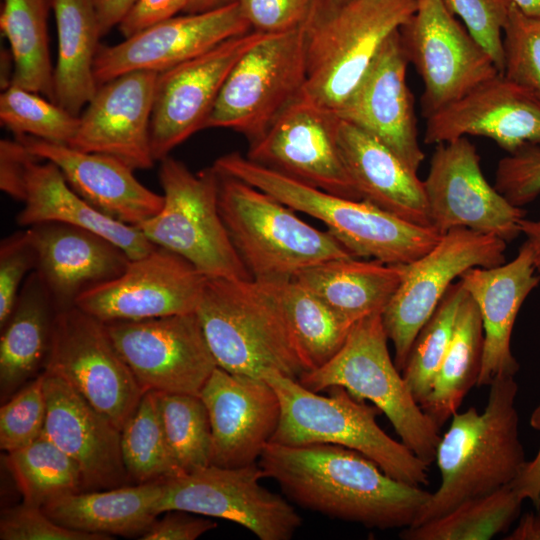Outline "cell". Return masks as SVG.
<instances>
[{
    "mask_svg": "<svg viewBox=\"0 0 540 540\" xmlns=\"http://www.w3.org/2000/svg\"><path fill=\"white\" fill-rule=\"evenodd\" d=\"M211 426L210 465L226 468L257 464L281 416L273 387L262 377L216 367L200 392Z\"/></svg>",
    "mask_w": 540,
    "mask_h": 540,
    "instance_id": "obj_21",
    "label": "cell"
},
{
    "mask_svg": "<svg viewBox=\"0 0 540 540\" xmlns=\"http://www.w3.org/2000/svg\"><path fill=\"white\" fill-rule=\"evenodd\" d=\"M524 500L509 484L457 505L450 512L417 526L403 528L404 540H488L508 530Z\"/></svg>",
    "mask_w": 540,
    "mask_h": 540,
    "instance_id": "obj_37",
    "label": "cell"
},
{
    "mask_svg": "<svg viewBox=\"0 0 540 540\" xmlns=\"http://www.w3.org/2000/svg\"><path fill=\"white\" fill-rule=\"evenodd\" d=\"M404 275V264L356 257L324 261L292 279L310 290L350 325L382 314Z\"/></svg>",
    "mask_w": 540,
    "mask_h": 540,
    "instance_id": "obj_31",
    "label": "cell"
},
{
    "mask_svg": "<svg viewBox=\"0 0 540 540\" xmlns=\"http://www.w3.org/2000/svg\"><path fill=\"white\" fill-rule=\"evenodd\" d=\"M408 63L398 29L386 39L336 115L376 138L417 172L425 155L419 144L414 98L406 80Z\"/></svg>",
    "mask_w": 540,
    "mask_h": 540,
    "instance_id": "obj_22",
    "label": "cell"
},
{
    "mask_svg": "<svg viewBox=\"0 0 540 540\" xmlns=\"http://www.w3.org/2000/svg\"><path fill=\"white\" fill-rule=\"evenodd\" d=\"M524 14L540 18V0H510Z\"/></svg>",
    "mask_w": 540,
    "mask_h": 540,
    "instance_id": "obj_59",
    "label": "cell"
},
{
    "mask_svg": "<svg viewBox=\"0 0 540 540\" xmlns=\"http://www.w3.org/2000/svg\"><path fill=\"white\" fill-rule=\"evenodd\" d=\"M120 447L125 469L138 483L184 474L169 448L155 391L144 392L121 430Z\"/></svg>",
    "mask_w": 540,
    "mask_h": 540,
    "instance_id": "obj_40",
    "label": "cell"
},
{
    "mask_svg": "<svg viewBox=\"0 0 540 540\" xmlns=\"http://www.w3.org/2000/svg\"><path fill=\"white\" fill-rule=\"evenodd\" d=\"M160 162L163 206L137 227L155 246L183 257L206 278L251 279L219 211L214 166L193 173L171 156Z\"/></svg>",
    "mask_w": 540,
    "mask_h": 540,
    "instance_id": "obj_9",
    "label": "cell"
},
{
    "mask_svg": "<svg viewBox=\"0 0 540 540\" xmlns=\"http://www.w3.org/2000/svg\"><path fill=\"white\" fill-rule=\"evenodd\" d=\"M277 286L307 371L323 366L341 349L353 325L297 281L291 279Z\"/></svg>",
    "mask_w": 540,
    "mask_h": 540,
    "instance_id": "obj_38",
    "label": "cell"
},
{
    "mask_svg": "<svg viewBox=\"0 0 540 540\" xmlns=\"http://www.w3.org/2000/svg\"><path fill=\"white\" fill-rule=\"evenodd\" d=\"M235 1L237 0H189L184 12L189 14L206 12Z\"/></svg>",
    "mask_w": 540,
    "mask_h": 540,
    "instance_id": "obj_58",
    "label": "cell"
},
{
    "mask_svg": "<svg viewBox=\"0 0 540 540\" xmlns=\"http://www.w3.org/2000/svg\"><path fill=\"white\" fill-rule=\"evenodd\" d=\"M337 140L360 199L409 223L431 227L424 184L416 171L376 138L340 118Z\"/></svg>",
    "mask_w": 540,
    "mask_h": 540,
    "instance_id": "obj_29",
    "label": "cell"
},
{
    "mask_svg": "<svg viewBox=\"0 0 540 540\" xmlns=\"http://www.w3.org/2000/svg\"><path fill=\"white\" fill-rule=\"evenodd\" d=\"M502 75L540 100V18L524 14L512 2L503 28Z\"/></svg>",
    "mask_w": 540,
    "mask_h": 540,
    "instance_id": "obj_44",
    "label": "cell"
},
{
    "mask_svg": "<svg viewBox=\"0 0 540 540\" xmlns=\"http://www.w3.org/2000/svg\"><path fill=\"white\" fill-rule=\"evenodd\" d=\"M15 138L38 159L54 163L80 197L116 221L137 227L163 206V195L145 187L134 169L115 157L28 135Z\"/></svg>",
    "mask_w": 540,
    "mask_h": 540,
    "instance_id": "obj_26",
    "label": "cell"
},
{
    "mask_svg": "<svg viewBox=\"0 0 540 540\" xmlns=\"http://www.w3.org/2000/svg\"><path fill=\"white\" fill-rule=\"evenodd\" d=\"M57 308L36 270L25 279L13 311L1 328L2 394L15 389L46 364Z\"/></svg>",
    "mask_w": 540,
    "mask_h": 540,
    "instance_id": "obj_34",
    "label": "cell"
},
{
    "mask_svg": "<svg viewBox=\"0 0 540 540\" xmlns=\"http://www.w3.org/2000/svg\"><path fill=\"white\" fill-rule=\"evenodd\" d=\"M261 377L273 387L281 405L280 422L270 442L340 445L367 456L394 479L428 485V465L380 428L376 418L382 412L376 406L356 400L341 386L328 388L329 395L323 396L276 370H266Z\"/></svg>",
    "mask_w": 540,
    "mask_h": 540,
    "instance_id": "obj_5",
    "label": "cell"
},
{
    "mask_svg": "<svg viewBox=\"0 0 540 540\" xmlns=\"http://www.w3.org/2000/svg\"><path fill=\"white\" fill-rule=\"evenodd\" d=\"M264 477L257 464L208 465L165 480L159 514L185 511L234 522L260 540H289L302 518L286 499L260 484Z\"/></svg>",
    "mask_w": 540,
    "mask_h": 540,
    "instance_id": "obj_14",
    "label": "cell"
},
{
    "mask_svg": "<svg viewBox=\"0 0 540 540\" xmlns=\"http://www.w3.org/2000/svg\"><path fill=\"white\" fill-rule=\"evenodd\" d=\"M258 465L298 506L371 529L411 526L431 497L362 453L335 444L269 442Z\"/></svg>",
    "mask_w": 540,
    "mask_h": 540,
    "instance_id": "obj_1",
    "label": "cell"
},
{
    "mask_svg": "<svg viewBox=\"0 0 540 540\" xmlns=\"http://www.w3.org/2000/svg\"><path fill=\"white\" fill-rule=\"evenodd\" d=\"M465 295L460 279L452 283L412 343L402 375L419 405L431 391L435 375L452 340L459 307Z\"/></svg>",
    "mask_w": 540,
    "mask_h": 540,
    "instance_id": "obj_41",
    "label": "cell"
},
{
    "mask_svg": "<svg viewBox=\"0 0 540 540\" xmlns=\"http://www.w3.org/2000/svg\"><path fill=\"white\" fill-rule=\"evenodd\" d=\"M44 368L67 381L120 430L144 394L106 323L76 306L57 311Z\"/></svg>",
    "mask_w": 540,
    "mask_h": 540,
    "instance_id": "obj_12",
    "label": "cell"
},
{
    "mask_svg": "<svg viewBox=\"0 0 540 540\" xmlns=\"http://www.w3.org/2000/svg\"><path fill=\"white\" fill-rule=\"evenodd\" d=\"M46 398L43 374L0 408V448L7 453L22 448L44 432Z\"/></svg>",
    "mask_w": 540,
    "mask_h": 540,
    "instance_id": "obj_45",
    "label": "cell"
},
{
    "mask_svg": "<svg viewBox=\"0 0 540 540\" xmlns=\"http://www.w3.org/2000/svg\"><path fill=\"white\" fill-rule=\"evenodd\" d=\"M494 187L514 206L534 201L540 195V146L527 144L502 158Z\"/></svg>",
    "mask_w": 540,
    "mask_h": 540,
    "instance_id": "obj_49",
    "label": "cell"
},
{
    "mask_svg": "<svg viewBox=\"0 0 540 540\" xmlns=\"http://www.w3.org/2000/svg\"><path fill=\"white\" fill-rule=\"evenodd\" d=\"M205 280L183 257L156 246L118 277L83 292L74 306L103 322L194 313Z\"/></svg>",
    "mask_w": 540,
    "mask_h": 540,
    "instance_id": "obj_19",
    "label": "cell"
},
{
    "mask_svg": "<svg viewBox=\"0 0 540 540\" xmlns=\"http://www.w3.org/2000/svg\"><path fill=\"white\" fill-rule=\"evenodd\" d=\"M505 540H540V514L525 513Z\"/></svg>",
    "mask_w": 540,
    "mask_h": 540,
    "instance_id": "obj_56",
    "label": "cell"
},
{
    "mask_svg": "<svg viewBox=\"0 0 540 540\" xmlns=\"http://www.w3.org/2000/svg\"><path fill=\"white\" fill-rule=\"evenodd\" d=\"M338 119L300 93L250 142L247 157L329 193L360 199L339 149Z\"/></svg>",
    "mask_w": 540,
    "mask_h": 540,
    "instance_id": "obj_18",
    "label": "cell"
},
{
    "mask_svg": "<svg viewBox=\"0 0 540 540\" xmlns=\"http://www.w3.org/2000/svg\"><path fill=\"white\" fill-rule=\"evenodd\" d=\"M447 9L458 16L471 36L492 58L497 70L504 68L503 28L510 0H443Z\"/></svg>",
    "mask_w": 540,
    "mask_h": 540,
    "instance_id": "obj_46",
    "label": "cell"
},
{
    "mask_svg": "<svg viewBox=\"0 0 540 540\" xmlns=\"http://www.w3.org/2000/svg\"><path fill=\"white\" fill-rule=\"evenodd\" d=\"M489 387L482 413L469 407L452 415L436 450L441 484L412 527L511 484L525 464L515 406L518 384L512 376H501Z\"/></svg>",
    "mask_w": 540,
    "mask_h": 540,
    "instance_id": "obj_2",
    "label": "cell"
},
{
    "mask_svg": "<svg viewBox=\"0 0 540 540\" xmlns=\"http://www.w3.org/2000/svg\"><path fill=\"white\" fill-rule=\"evenodd\" d=\"M213 166L321 221L356 258L408 264L430 251L442 237L432 227L409 223L363 199L329 193L239 152L220 156Z\"/></svg>",
    "mask_w": 540,
    "mask_h": 540,
    "instance_id": "obj_4",
    "label": "cell"
},
{
    "mask_svg": "<svg viewBox=\"0 0 540 540\" xmlns=\"http://www.w3.org/2000/svg\"><path fill=\"white\" fill-rule=\"evenodd\" d=\"M381 314L355 323L338 353L323 366L304 372L298 381L321 392L344 387L358 401L369 400L390 421L406 445L426 465L436 459L440 427L416 402L388 350Z\"/></svg>",
    "mask_w": 540,
    "mask_h": 540,
    "instance_id": "obj_8",
    "label": "cell"
},
{
    "mask_svg": "<svg viewBox=\"0 0 540 540\" xmlns=\"http://www.w3.org/2000/svg\"><path fill=\"white\" fill-rule=\"evenodd\" d=\"M306 25L269 35L239 59L220 91L206 128L231 129L250 142L266 131L303 90Z\"/></svg>",
    "mask_w": 540,
    "mask_h": 540,
    "instance_id": "obj_10",
    "label": "cell"
},
{
    "mask_svg": "<svg viewBox=\"0 0 540 540\" xmlns=\"http://www.w3.org/2000/svg\"><path fill=\"white\" fill-rule=\"evenodd\" d=\"M43 380L44 434L79 466L84 488L123 486L121 430L62 377L44 370Z\"/></svg>",
    "mask_w": 540,
    "mask_h": 540,
    "instance_id": "obj_25",
    "label": "cell"
},
{
    "mask_svg": "<svg viewBox=\"0 0 540 540\" xmlns=\"http://www.w3.org/2000/svg\"><path fill=\"white\" fill-rule=\"evenodd\" d=\"M417 0H323L306 25V81L301 94L337 113L386 39L414 14Z\"/></svg>",
    "mask_w": 540,
    "mask_h": 540,
    "instance_id": "obj_7",
    "label": "cell"
},
{
    "mask_svg": "<svg viewBox=\"0 0 540 540\" xmlns=\"http://www.w3.org/2000/svg\"><path fill=\"white\" fill-rule=\"evenodd\" d=\"M399 32L406 58L423 82L420 103L426 119L499 74L443 0H417L416 11Z\"/></svg>",
    "mask_w": 540,
    "mask_h": 540,
    "instance_id": "obj_13",
    "label": "cell"
},
{
    "mask_svg": "<svg viewBox=\"0 0 540 540\" xmlns=\"http://www.w3.org/2000/svg\"><path fill=\"white\" fill-rule=\"evenodd\" d=\"M101 36L118 26L137 0H93Z\"/></svg>",
    "mask_w": 540,
    "mask_h": 540,
    "instance_id": "obj_55",
    "label": "cell"
},
{
    "mask_svg": "<svg viewBox=\"0 0 540 540\" xmlns=\"http://www.w3.org/2000/svg\"><path fill=\"white\" fill-rule=\"evenodd\" d=\"M423 184L430 226L440 234L467 228L507 243L521 234L526 211L485 179L480 156L467 137L437 144Z\"/></svg>",
    "mask_w": 540,
    "mask_h": 540,
    "instance_id": "obj_16",
    "label": "cell"
},
{
    "mask_svg": "<svg viewBox=\"0 0 540 540\" xmlns=\"http://www.w3.org/2000/svg\"><path fill=\"white\" fill-rule=\"evenodd\" d=\"M24 207L16 216L21 227L59 222L94 231L119 246L130 259L156 246L136 226L116 221L91 206L67 183L52 162L34 159L26 175Z\"/></svg>",
    "mask_w": 540,
    "mask_h": 540,
    "instance_id": "obj_30",
    "label": "cell"
},
{
    "mask_svg": "<svg viewBox=\"0 0 540 540\" xmlns=\"http://www.w3.org/2000/svg\"><path fill=\"white\" fill-rule=\"evenodd\" d=\"M530 424L540 432V405L532 412ZM510 485L523 500H530L540 510V447L534 459L525 462Z\"/></svg>",
    "mask_w": 540,
    "mask_h": 540,
    "instance_id": "obj_54",
    "label": "cell"
},
{
    "mask_svg": "<svg viewBox=\"0 0 540 540\" xmlns=\"http://www.w3.org/2000/svg\"><path fill=\"white\" fill-rule=\"evenodd\" d=\"M164 481L79 491L56 498L42 509L57 523L82 532L142 536L156 521Z\"/></svg>",
    "mask_w": 540,
    "mask_h": 540,
    "instance_id": "obj_32",
    "label": "cell"
},
{
    "mask_svg": "<svg viewBox=\"0 0 540 540\" xmlns=\"http://www.w3.org/2000/svg\"><path fill=\"white\" fill-rule=\"evenodd\" d=\"M105 323L144 392L200 396L218 366L195 312Z\"/></svg>",
    "mask_w": 540,
    "mask_h": 540,
    "instance_id": "obj_15",
    "label": "cell"
},
{
    "mask_svg": "<svg viewBox=\"0 0 540 540\" xmlns=\"http://www.w3.org/2000/svg\"><path fill=\"white\" fill-rule=\"evenodd\" d=\"M536 272L531 248L525 241L512 261L491 268H470L459 277L479 309L484 331L477 386H489L496 378L514 377L519 371L511 336L524 300L540 282Z\"/></svg>",
    "mask_w": 540,
    "mask_h": 540,
    "instance_id": "obj_28",
    "label": "cell"
},
{
    "mask_svg": "<svg viewBox=\"0 0 540 540\" xmlns=\"http://www.w3.org/2000/svg\"><path fill=\"white\" fill-rule=\"evenodd\" d=\"M36 158L18 139H2L0 142L1 191L23 202L28 168Z\"/></svg>",
    "mask_w": 540,
    "mask_h": 540,
    "instance_id": "obj_51",
    "label": "cell"
},
{
    "mask_svg": "<svg viewBox=\"0 0 540 540\" xmlns=\"http://www.w3.org/2000/svg\"><path fill=\"white\" fill-rule=\"evenodd\" d=\"M2 126L15 136L28 135L69 145L79 126V116L41 94L11 84L0 96Z\"/></svg>",
    "mask_w": 540,
    "mask_h": 540,
    "instance_id": "obj_43",
    "label": "cell"
},
{
    "mask_svg": "<svg viewBox=\"0 0 540 540\" xmlns=\"http://www.w3.org/2000/svg\"><path fill=\"white\" fill-rule=\"evenodd\" d=\"M237 1L201 13L174 16L115 45H100L94 76L101 85L133 71L163 72L251 31Z\"/></svg>",
    "mask_w": 540,
    "mask_h": 540,
    "instance_id": "obj_20",
    "label": "cell"
},
{
    "mask_svg": "<svg viewBox=\"0 0 540 540\" xmlns=\"http://www.w3.org/2000/svg\"><path fill=\"white\" fill-rule=\"evenodd\" d=\"M1 540H108L112 537L67 528L50 518L41 507L22 505L2 513Z\"/></svg>",
    "mask_w": 540,
    "mask_h": 540,
    "instance_id": "obj_48",
    "label": "cell"
},
{
    "mask_svg": "<svg viewBox=\"0 0 540 540\" xmlns=\"http://www.w3.org/2000/svg\"><path fill=\"white\" fill-rule=\"evenodd\" d=\"M57 29V60L53 72L54 102L80 116L98 85L94 60L100 46L93 0H51Z\"/></svg>",
    "mask_w": 540,
    "mask_h": 540,
    "instance_id": "obj_33",
    "label": "cell"
},
{
    "mask_svg": "<svg viewBox=\"0 0 540 540\" xmlns=\"http://www.w3.org/2000/svg\"><path fill=\"white\" fill-rule=\"evenodd\" d=\"M51 0H3L0 28L14 61L11 84L54 101L47 19Z\"/></svg>",
    "mask_w": 540,
    "mask_h": 540,
    "instance_id": "obj_36",
    "label": "cell"
},
{
    "mask_svg": "<svg viewBox=\"0 0 540 540\" xmlns=\"http://www.w3.org/2000/svg\"><path fill=\"white\" fill-rule=\"evenodd\" d=\"M189 0H137L124 16L118 28L124 38L131 37L153 25L184 11Z\"/></svg>",
    "mask_w": 540,
    "mask_h": 540,
    "instance_id": "obj_53",
    "label": "cell"
},
{
    "mask_svg": "<svg viewBox=\"0 0 540 540\" xmlns=\"http://www.w3.org/2000/svg\"><path fill=\"white\" fill-rule=\"evenodd\" d=\"M483 136L508 154L540 146V100L502 74L482 82L427 118L424 142L439 144Z\"/></svg>",
    "mask_w": 540,
    "mask_h": 540,
    "instance_id": "obj_24",
    "label": "cell"
},
{
    "mask_svg": "<svg viewBox=\"0 0 540 540\" xmlns=\"http://www.w3.org/2000/svg\"><path fill=\"white\" fill-rule=\"evenodd\" d=\"M195 314L218 367L254 377L271 369L296 380L307 371L277 283L206 278Z\"/></svg>",
    "mask_w": 540,
    "mask_h": 540,
    "instance_id": "obj_3",
    "label": "cell"
},
{
    "mask_svg": "<svg viewBox=\"0 0 540 540\" xmlns=\"http://www.w3.org/2000/svg\"><path fill=\"white\" fill-rule=\"evenodd\" d=\"M268 33L251 30L157 74L150 122L155 161L206 128L220 91L239 59Z\"/></svg>",
    "mask_w": 540,
    "mask_h": 540,
    "instance_id": "obj_17",
    "label": "cell"
},
{
    "mask_svg": "<svg viewBox=\"0 0 540 540\" xmlns=\"http://www.w3.org/2000/svg\"><path fill=\"white\" fill-rule=\"evenodd\" d=\"M322 0H237L252 30L284 33L306 25Z\"/></svg>",
    "mask_w": 540,
    "mask_h": 540,
    "instance_id": "obj_50",
    "label": "cell"
},
{
    "mask_svg": "<svg viewBox=\"0 0 540 540\" xmlns=\"http://www.w3.org/2000/svg\"><path fill=\"white\" fill-rule=\"evenodd\" d=\"M217 172L219 211L252 279L280 283L315 264L355 257L328 230L309 225L272 195Z\"/></svg>",
    "mask_w": 540,
    "mask_h": 540,
    "instance_id": "obj_6",
    "label": "cell"
},
{
    "mask_svg": "<svg viewBox=\"0 0 540 540\" xmlns=\"http://www.w3.org/2000/svg\"><path fill=\"white\" fill-rule=\"evenodd\" d=\"M37 252L28 230L4 238L0 244V327L9 319L27 276L36 269Z\"/></svg>",
    "mask_w": 540,
    "mask_h": 540,
    "instance_id": "obj_47",
    "label": "cell"
},
{
    "mask_svg": "<svg viewBox=\"0 0 540 540\" xmlns=\"http://www.w3.org/2000/svg\"><path fill=\"white\" fill-rule=\"evenodd\" d=\"M164 432L183 473L204 468L211 460V426L198 395L157 392Z\"/></svg>",
    "mask_w": 540,
    "mask_h": 540,
    "instance_id": "obj_42",
    "label": "cell"
},
{
    "mask_svg": "<svg viewBox=\"0 0 540 540\" xmlns=\"http://www.w3.org/2000/svg\"><path fill=\"white\" fill-rule=\"evenodd\" d=\"M140 537L141 540H195L217 527L206 518L193 517L188 512L171 510Z\"/></svg>",
    "mask_w": 540,
    "mask_h": 540,
    "instance_id": "obj_52",
    "label": "cell"
},
{
    "mask_svg": "<svg viewBox=\"0 0 540 540\" xmlns=\"http://www.w3.org/2000/svg\"><path fill=\"white\" fill-rule=\"evenodd\" d=\"M483 352L481 315L476 303L466 292L448 350L435 375L429 395L420 405L440 428L458 411L470 389L477 385Z\"/></svg>",
    "mask_w": 540,
    "mask_h": 540,
    "instance_id": "obj_35",
    "label": "cell"
},
{
    "mask_svg": "<svg viewBox=\"0 0 540 540\" xmlns=\"http://www.w3.org/2000/svg\"><path fill=\"white\" fill-rule=\"evenodd\" d=\"M352 0H323V2L328 6H341Z\"/></svg>",
    "mask_w": 540,
    "mask_h": 540,
    "instance_id": "obj_60",
    "label": "cell"
},
{
    "mask_svg": "<svg viewBox=\"0 0 540 540\" xmlns=\"http://www.w3.org/2000/svg\"><path fill=\"white\" fill-rule=\"evenodd\" d=\"M7 465L24 503L43 507L66 494L83 491L76 462L43 434L32 443L8 453Z\"/></svg>",
    "mask_w": 540,
    "mask_h": 540,
    "instance_id": "obj_39",
    "label": "cell"
},
{
    "mask_svg": "<svg viewBox=\"0 0 540 540\" xmlns=\"http://www.w3.org/2000/svg\"><path fill=\"white\" fill-rule=\"evenodd\" d=\"M520 231L526 237V242L531 248L533 262L537 272H540V220L520 221Z\"/></svg>",
    "mask_w": 540,
    "mask_h": 540,
    "instance_id": "obj_57",
    "label": "cell"
},
{
    "mask_svg": "<svg viewBox=\"0 0 540 540\" xmlns=\"http://www.w3.org/2000/svg\"><path fill=\"white\" fill-rule=\"evenodd\" d=\"M157 73L133 71L98 88L79 116V126L69 146L106 154L134 170L154 165L150 122Z\"/></svg>",
    "mask_w": 540,
    "mask_h": 540,
    "instance_id": "obj_23",
    "label": "cell"
},
{
    "mask_svg": "<svg viewBox=\"0 0 540 540\" xmlns=\"http://www.w3.org/2000/svg\"><path fill=\"white\" fill-rule=\"evenodd\" d=\"M506 244L495 235L454 228L443 234L426 254L404 264L401 284L381 314L394 346V363L401 372L419 330L455 278L470 268L505 263Z\"/></svg>",
    "mask_w": 540,
    "mask_h": 540,
    "instance_id": "obj_11",
    "label": "cell"
},
{
    "mask_svg": "<svg viewBox=\"0 0 540 540\" xmlns=\"http://www.w3.org/2000/svg\"><path fill=\"white\" fill-rule=\"evenodd\" d=\"M27 230L37 252L35 270L57 310L74 306L83 292L118 277L131 260L115 243L83 227L44 222Z\"/></svg>",
    "mask_w": 540,
    "mask_h": 540,
    "instance_id": "obj_27",
    "label": "cell"
}]
</instances>
